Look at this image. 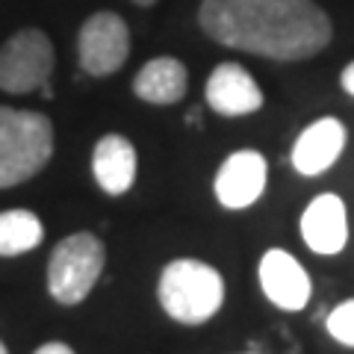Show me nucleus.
<instances>
[{
    "instance_id": "nucleus-3",
    "label": "nucleus",
    "mask_w": 354,
    "mask_h": 354,
    "mask_svg": "<svg viewBox=\"0 0 354 354\" xmlns=\"http://www.w3.org/2000/svg\"><path fill=\"white\" fill-rule=\"evenodd\" d=\"M53 157V124L32 109L0 106V189L36 177Z\"/></svg>"
},
{
    "instance_id": "nucleus-19",
    "label": "nucleus",
    "mask_w": 354,
    "mask_h": 354,
    "mask_svg": "<svg viewBox=\"0 0 354 354\" xmlns=\"http://www.w3.org/2000/svg\"><path fill=\"white\" fill-rule=\"evenodd\" d=\"M0 354H9V351H6V346H3V339H0Z\"/></svg>"
},
{
    "instance_id": "nucleus-17",
    "label": "nucleus",
    "mask_w": 354,
    "mask_h": 354,
    "mask_svg": "<svg viewBox=\"0 0 354 354\" xmlns=\"http://www.w3.org/2000/svg\"><path fill=\"white\" fill-rule=\"evenodd\" d=\"M36 354H74V348L65 342H44L41 348H36Z\"/></svg>"
},
{
    "instance_id": "nucleus-7",
    "label": "nucleus",
    "mask_w": 354,
    "mask_h": 354,
    "mask_svg": "<svg viewBox=\"0 0 354 354\" xmlns=\"http://www.w3.org/2000/svg\"><path fill=\"white\" fill-rule=\"evenodd\" d=\"M266 177H269V162L260 151L242 148L218 165L213 192L216 201L225 209H248L257 204L266 192Z\"/></svg>"
},
{
    "instance_id": "nucleus-9",
    "label": "nucleus",
    "mask_w": 354,
    "mask_h": 354,
    "mask_svg": "<svg viewBox=\"0 0 354 354\" xmlns=\"http://www.w3.org/2000/svg\"><path fill=\"white\" fill-rule=\"evenodd\" d=\"M257 278L263 295L286 313L304 310L310 295H313V281H310L307 269L283 248H269L263 254L257 266Z\"/></svg>"
},
{
    "instance_id": "nucleus-10",
    "label": "nucleus",
    "mask_w": 354,
    "mask_h": 354,
    "mask_svg": "<svg viewBox=\"0 0 354 354\" xmlns=\"http://www.w3.org/2000/svg\"><path fill=\"white\" fill-rule=\"evenodd\" d=\"M301 239L319 257H337L348 245V209L334 192H322L301 213Z\"/></svg>"
},
{
    "instance_id": "nucleus-6",
    "label": "nucleus",
    "mask_w": 354,
    "mask_h": 354,
    "mask_svg": "<svg viewBox=\"0 0 354 354\" xmlns=\"http://www.w3.org/2000/svg\"><path fill=\"white\" fill-rule=\"evenodd\" d=\"M130 57V30L115 12H95L77 32V59L88 77H109Z\"/></svg>"
},
{
    "instance_id": "nucleus-4",
    "label": "nucleus",
    "mask_w": 354,
    "mask_h": 354,
    "mask_svg": "<svg viewBox=\"0 0 354 354\" xmlns=\"http://www.w3.org/2000/svg\"><path fill=\"white\" fill-rule=\"evenodd\" d=\"M104 263H106V248L95 234L80 230V234L65 236L50 251V263H48V290L53 301L65 307L80 304L95 290V283L104 272Z\"/></svg>"
},
{
    "instance_id": "nucleus-20",
    "label": "nucleus",
    "mask_w": 354,
    "mask_h": 354,
    "mask_svg": "<svg viewBox=\"0 0 354 354\" xmlns=\"http://www.w3.org/2000/svg\"><path fill=\"white\" fill-rule=\"evenodd\" d=\"M239 354H263V351H239Z\"/></svg>"
},
{
    "instance_id": "nucleus-1",
    "label": "nucleus",
    "mask_w": 354,
    "mask_h": 354,
    "mask_svg": "<svg viewBox=\"0 0 354 354\" xmlns=\"http://www.w3.org/2000/svg\"><path fill=\"white\" fill-rule=\"evenodd\" d=\"M198 27L225 48L272 62H307L334 39L316 0H201Z\"/></svg>"
},
{
    "instance_id": "nucleus-11",
    "label": "nucleus",
    "mask_w": 354,
    "mask_h": 354,
    "mask_svg": "<svg viewBox=\"0 0 354 354\" xmlns=\"http://www.w3.org/2000/svg\"><path fill=\"white\" fill-rule=\"evenodd\" d=\"M346 142H348V130L339 118H334V115L316 118L313 124H307L301 133H298L292 153H290L292 169L304 177L325 174L330 165L342 157Z\"/></svg>"
},
{
    "instance_id": "nucleus-5",
    "label": "nucleus",
    "mask_w": 354,
    "mask_h": 354,
    "mask_svg": "<svg viewBox=\"0 0 354 354\" xmlns=\"http://www.w3.org/2000/svg\"><path fill=\"white\" fill-rule=\"evenodd\" d=\"M53 65H57L53 41L44 36V30H18L0 48V88L9 95L36 92L44 83H50Z\"/></svg>"
},
{
    "instance_id": "nucleus-2",
    "label": "nucleus",
    "mask_w": 354,
    "mask_h": 354,
    "mask_svg": "<svg viewBox=\"0 0 354 354\" xmlns=\"http://www.w3.org/2000/svg\"><path fill=\"white\" fill-rule=\"evenodd\" d=\"M157 298L165 316L180 325H204L225 304V278L216 266L177 257L160 272Z\"/></svg>"
},
{
    "instance_id": "nucleus-16",
    "label": "nucleus",
    "mask_w": 354,
    "mask_h": 354,
    "mask_svg": "<svg viewBox=\"0 0 354 354\" xmlns=\"http://www.w3.org/2000/svg\"><path fill=\"white\" fill-rule=\"evenodd\" d=\"M339 86H342V92L354 97V62H348L346 68H342V74H339Z\"/></svg>"
},
{
    "instance_id": "nucleus-18",
    "label": "nucleus",
    "mask_w": 354,
    "mask_h": 354,
    "mask_svg": "<svg viewBox=\"0 0 354 354\" xmlns=\"http://www.w3.org/2000/svg\"><path fill=\"white\" fill-rule=\"evenodd\" d=\"M133 3H136V6H153L157 0H133Z\"/></svg>"
},
{
    "instance_id": "nucleus-8",
    "label": "nucleus",
    "mask_w": 354,
    "mask_h": 354,
    "mask_svg": "<svg viewBox=\"0 0 354 354\" xmlns=\"http://www.w3.org/2000/svg\"><path fill=\"white\" fill-rule=\"evenodd\" d=\"M204 101L216 115L242 118L260 113L266 104V95L260 83L251 77V71L239 62H221L207 77Z\"/></svg>"
},
{
    "instance_id": "nucleus-14",
    "label": "nucleus",
    "mask_w": 354,
    "mask_h": 354,
    "mask_svg": "<svg viewBox=\"0 0 354 354\" xmlns=\"http://www.w3.org/2000/svg\"><path fill=\"white\" fill-rule=\"evenodd\" d=\"M44 225L32 209H3L0 213V257H18L39 248Z\"/></svg>"
},
{
    "instance_id": "nucleus-13",
    "label": "nucleus",
    "mask_w": 354,
    "mask_h": 354,
    "mask_svg": "<svg viewBox=\"0 0 354 354\" xmlns=\"http://www.w3.org/2000/svg\"><path fill=\"white\" fill-rule=\"evenodd\" d=\"M189 88V71L174 57H157L145 62L133 77V95L153 106L180 104Z\"/></svg>"
},
{
    "instance_id": "nucleus-12",
    "label": "nucleus",
    "mask_w": 354,
    "mask_h": 354,
    "mask_svg": "<svg viewBox=\"0 0 354 354\" xmlns=\"http://www.w3.org/2000/svg\"><path fill=\"white\" fill-rule=\"evenodd\" d=\"M136 148L121 133H106L97 139L92 153V174L106 195H124L136 180Z\"/></svg>"
},
{
    "instance_id": "nucleus-15",
    "label": "nucleus",
    "mask_w": 354,
    "mask_h": 354,
    "mask_svg": "<svg viewBox=\"0 0 354 354\" xmlns=\"http://www.w3.org/2000/svg\"><path fill=\"white\" fill-rule=\"evenodd\" d=\"M325 328L339 346L354 348V298H346L342 304H337L334 310H330Z\"/></svg>"
}]
</instances>
